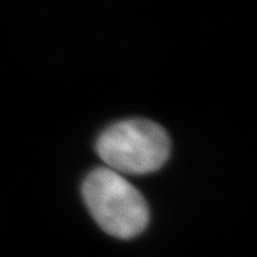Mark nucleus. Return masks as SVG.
<instances>
[{
    "instance_id": "f257e3e1",
    "label": "nucleus",
    "mask_w": 257,
    "mask_h": 257,
    "mask_svg": "<svg viewBox=\"0 0 257 257\" xmlns=\"http://www.w3.org/2000/svg\"><path fill=\"white\" fill-rule=\"evenodd\" d=\"M83 199L97 224L117 239H133L146 229L149 206L124 176L99 167L83 182Z\"/></svg>"
},
{
    "instance_id": "f03ea898",
    "label": "nucleus",
    "mask_w": 257,
    "mask_h": 257,
    "mask_svg": "<svg viewBox=\"0 0 257 257\" xmlns=\"http://www.w3.org/2000/svg\"><path fill=\"white\" fill-rule=\"evenodd\" d=\"M96 150L106 167L119 175H149L167 162L170 139L155 121L121 120L101 133Z\"/></svg>"
}]
</instances>
